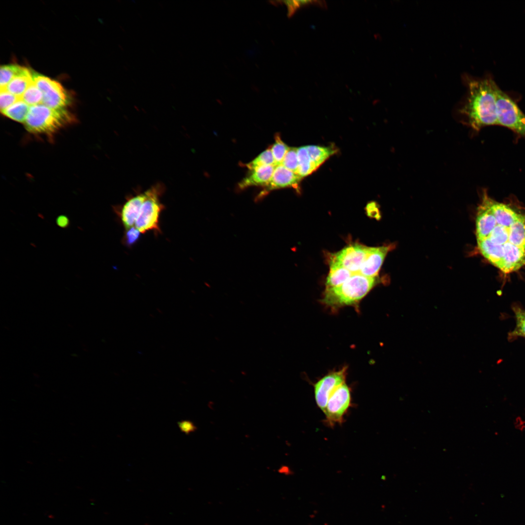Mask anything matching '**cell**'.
Masks as SVG:
<instances>
[{
  "instance_id": "cell-1",
  "label": "cell",
  "mask_w": 525,
  "mask_h": 525,
  "mask_svg": "<svg viewBox=\"0 0 525 525\" xmlns=\"http://www.w3.org/2000/svg\"><path fill=\"white\" fill-rule=\"evenodd\" d=\"M475 234L481 255L503 273L525 265V207L515 198L500 202L483 191L477 209Z\"/></svg>"
},
{
  "instance_id": "cell-2",
  "label": "cell",
  "mask_w": 525,
  "mask_h": 525,
  "mask_svg": "<svg viewBox=\"0 0 525 525\" xmlns=\"http://www.w3.org/2000/svg\"><path fill=\"white\" fill-rule=\"evenodd\" d=\"M490 78L468 79V95L461 109L465 122L472 128L479 131L486 126L498 125L495 87Z\"/></svg>"
},
{
  "instance_id": "cell-3",
  "label": "cell",
  "mask_w": 525,
  "mask_h": 525,
  "mask_svg": "<svg viewBox=\"0 0 525 525\" xmlns=\"http://www.w3.org/2000/svg\"><path fill=\"white\" fill-rule=\"evenodd\" d=\"M375 277L353 274L342 284L326 288L322 302L326 305L337 308L357 303L376 283Z\"/></svg>"
},
{
  "instance_id": "cell-4",
  "label": "cell",
  "mask_w": 525,
  "mask_h": 525,
  "mask_svg": "<svg viewBox=\"0 0 525 525\" xmlns=\"http://www.w3.org/2000/svg\"><path fill=\"white\" fill-rule=\"evenodd\" d=\"M73 121V116L66 109H52L40 104L30 106L24 123L30 133L49 135Z\"/></svg>"
},
{
  "instance_id": "cell-5",
  "label": "cell",
  "mask_w": 525,
  "mask_h": 525,
  "mask_svg": "<svg viewBox=\"0 0 525 525\" xmlns=\"http://www.w3.org/2000/svg\"><path fill=\"white\" fill-rule=\"evenodd\" d=\"M164 191L161 184H157L146 190L147 195L142 204L135 226L141 233L153 230L160 232L159 217L164 206L160 202V197Z\"/></svg>"
},
{
  "instance_id": "cell-6",
  "label": "cell",
  "mask_w": 525,
  "mask_h": 525,
  "mask_svg": "<svg viewBox=\"0 0 525 525\" xmlns=\"http://www.w3.org/2000/svg\"><path fill=\"white\" fill-rule=\"evenodd\" d=\"M498 125L506 127L525 139V114L515 102L497 86L495 87Z\"/></svg>"
},
{
  "instance_id": "cell-7",
  "label": "cell",
  "mask_w": 525,
  "mask_h": 525,
  "mask_svg": "<svg viewBox=\"0 0 525 525\" xmlns=\"http://www.w3.org/2000/svg\"><path fill=\"white\" fill-rule=\"evenodd\" d=\"M32 73L34 83L43 94L42 104L52 109H65L70 100L63 86L43 75L35 72Z\"/></svg>"
},
{
  "instance_id": "cell-8",
  "label": "cell",
  "mask_w": 525,
  "mask_h": 525,
  "mask_svg": "<svg viewBox=\"0 0 525 525\" xmlns=\"http://www.w3.org/2000/svg\"><path fill=\"white\" fill-rule=\"evenodd\" d=\"M350 404V388L344 383L333 392L328 399L323 412L325 415L326 423L330 426L341 424Z\"/></svg>"
},
{
  "instance_id": "cell-9",
  "label": "cell",
  "mask_w": 525,
  "mask_h": 525,
  "mask_svg": "<svg viewBox=\"0 0 525 525\" xmlns=\"http://www.w3.org/2000/svg\"><path fill=\"white\" fill-rule=\"evenodd\" d=\"M369 248L360 244L350 245L334 254L331 260L347 269L352 274H358Z\"/></svg>"
},
{
  "instance_id": "cell-10",
  "label": "cell",
  "mask_w": 525,
  "mask_h": 525,
  "mask_svg": "<svg viewBox=\"0 0 525 525\" xmlns=\"http://www.w3.org/2000/svg\"><path fill=\"white\" fill-rule=\"evenodd\" d=\"M346 368L324 376L314 385L315 397L318 407L324 412L331 394L340 385L345 383Z\"/></svg>"
},
{
  "instance_id": "cell-11",
  "label": "cell",
  "mask_w": 525,
  "mask_h": 525,
  "mask_svg": "<svg viewBox=\"0 0 525 525\" xmlns=\"http://www.w3.org/2000/svg\"><path fill=\"white\" fill-rule=\"evenodd\" d=\"M302 178L297 173L289 170L281 164L275 166L272 177L268 184L259 193L256 199L263 198L270 192L285 188L298 190Z\"/></svg>"
},
{
  "instance_id": "cell-12",
  "label": "cell",
  "mask_w": 525,
  "mask_h": 525,
  "mask_svg": "<svg viewBox=\"0 0 525 525\" xmlns=\"http://www.w3.org/2000/svg\"><path fill=\"white\" fill-rule=\"evenodd\" d=\"M146 195V190L133 194L126 198V201L122 205L114 208V211L120 217L125 230L135 226L136 219Z\"/></svg>"
},
{
  "instance_id": "cell-13",
  "label": "cell",
  "mask_w": 525,
  "mask_h": 525,
  "mask_svg": "<svg viewBox=\"0 0 525 525\" xmlns=\"http://www.w3.org/2000/svg\"><path fill=\"white\" fill-rule=\"evenodd\" d=\"M389 249V246L370 247L366 259L358 274L368 277H375Z\"/></svg>"
},
{
  "instance_id": "cell-14",
  "label": "cell",
  "mask_w": 525,
  "mask_h": 525,
  "mask_svg": "<svg viewBox=\"0 0 525 525\" xmlns=\"http://www.w3.org/2000/svg\"><path fill=\"white\" fill-rule=\"evenodd\" d=\"M275 166H263L249 170L247 174L238 184V188L243 190L250 187H265L272 177Z\"/></svg>"
},
{
  "instance_id": "cell-15",
  "label": "cell",
  "mask_w": 525,
  "mask_h": 525,
  "mask_svg": "<svg viewBox=\"0 0 525 525\" xmlns=\"http://www.w3.org/2000/svg\"><path fill=\"white\" fill-rule=\"evenodd\" d=\"M34 82L33 73L25 67H22L5 88L12 94L21 98L28 87Z\"/></svg>"
},
{
  "instance_id": "cell-16",
  "label": "cell",
  "mask_w": 525,
  "mask_h": 525,
  "mask_svg": "<svg viewBox=\"0 0 525 525\" xmlns=\"http://www.w3.org/2000/svg\"><path fill=\"white\" fill-rule=\"evenodd\" d=\"M330 271L326 279V288L339 286L346 281L353 274L334 261H331Z\"/></svg>"
},
{
  "instance_id": "cell-17",
  "label": "cell",
  "mask_w": 525,
  "mask_h": 525,
  "mask_svg": "<svg viewBox=\"0 0 525 525\" xmlns=\"http://www.w3.org/2000/svg\"><path fill=\"white\" fill-rule=\"evenodd\" d=\"M298 166L297 174L302 178L306 176L318 168L310 159L306 146L298 148Z\"/></svg>"
},
{
  "instance_id": "cell-18",
  "label": "cell",
  "mask_w": 525,
  "mask_h": 525,
  "mask_svg": "<svg viewBox=\"0 0 525 525\" xmlns=\"http://www.w3.org/2000/svg\"><path fill=\"white\" fill-rule=\"evenodd\" d=\"M306 148L311 160L318 168L336 152L335 149L332 147L308 145Z\"/></svg>"
},
{
  "instance_id": "cell-19",
  "label": "cell",
  "mask_w": 525,
  "mask_h": 525,
  "mask_svg": "<svg viewBox=\"0 0 525 525\" xmlns=\"http://www.w3.org/2000/svg\"><path fill=\"white\" fill-rule=\"evenodd\" d=\"M30 106L21 99L2 111L5 116L18 122H24L29 111Z\"/></svg>"
},
{
  "instance_id": "cell-20",
  "label": "cell",
  "mask_w": 525,
  "mask_h": 525,
  "mask_svg": "<svg viewBox=\"0 0 525 525\" xmlns=\"http://www.w3.org/2000/svg\"><path fill=\"white\" fill-rule=\"evenodd\" d=\"M516 320V325L513 331L508 334V338L518 337H525V310L515 305L512 307Z\"/></svg>"
},
{
  "instance_id": "cell-21",
  "label": "cell",
  "mask_w": 525,
  "mask_h": 525,
  "mask_svg": "<svg viewBox=\"0 0 525 525\" xmlns=\"http://www.w3.org/2000/svg\"><path fill=\"white\" fill-rule=\"evenodd\" d=\"M267 165H277L270 146L260 153L253 160L245 164V166L249 170Z\"/></svg>"
},
{
  "instance_id": "cell-22",
  "label": "cell",
  "mask_w": 525,
  "mask_h": 525,
  "mask_svg": "<svg viewBox=\"0 0 525 525\" xmlns=\"http://www.w3.org/2000/svg\"><path fill=\"white\" fill-rule=\"evenodd\" d=\"M21 99L29 106L42 104L43 94L33 82L21 97Z\"/></svg>"
},
{
  "instance_id": "cell-23",
  "label": "cell",
  "mask_w": 525,
  "mask_h": 525,
  "mask_svg": "<svg viewBox=\"0 0 525 525\" xmlns=\"http://www.w3.org/2000/svg\"><path fill=\"white\" fill-rule=\"evenodd\" d=\"M270 148L278 165L281 164L290 147L282 140L280 134L277 133L275 136V142L270 146Z\"/></svg>"
},
{
  "instance_id": "cell-24",
  "label": "cell",
  "mask_w": 525,
  "mask_h": 525,
  "mask_svg": "<svg viewBox=\"0 0 525 525\" xmlns=\"http://www.w3.org/2000/svg\"><path fill=\"white\" fill-rule=\"evenodd\" d=\"M22 67L14 64L1 66L0 69V89L5 88Z\"/></svg>"
},
{
  "instance_id": "cell-25",
  "label": "cell",
  "mask_w": 525,
  "mask_h": 525,
  "mask_svg": "<svg viewBox=\"0 0 525 525\" xmlns=\"http://www.w3.org/2000/svg\"><path fill=\"white\" fill-rule=\"evenodd\" d=\"M297 150V148L290 147L280 164L296 173L298 166Z\"/></svg>"
},
{
  "instance_id": "cell-26",
  "label": "cell",
  "mask_w": 525,
  "mask_h": 525,
  "mask_svg": "<svg viewBox=\"0 0 525 525\" xmlns=\"http://www.w3.org/2000/svg\"><path fill=\"white\" fill-rule=\"evenodd\" d=\"M19 99H21V98L9 92L5 88L0 89V108L1 112L7 109Z\"/></svg>"
},
{
  "instance_id": "cell-27",
  "label": "cell",
  "mask_w": 525,
  "mask_h": 525,
  "mask_svg": "<svg viewBox=\"0 0 525 525\" xmlns=\"http://www.w3.org/2000/svg\"><path fill=\"white\" fill-rule=\"evenodd\" d=\"M141 234L135 226L125 230L122 242L128 246L134 245L139 239Z\"/></svg>"
},
{
  "instance_id": "cell-28",
  "label": "cell",
  "mask_w": 525,
  "mask_h": 525,
  "mask_svg": "<svg viewBox=\"0 0 525 525\" xmlns=\"http://www.w3.org/2000/svg\"><path fill=\"white\" fill-rule=\"evenodd\" d=\"M179 427L183 432L187 434L194 432L197 429V427L192 422L188 420L180 422Z\"/></svg>"
},
{
  "instance_id": "cell-29",
  "label": "cell",
  "mask_w": 525,
  "mask_h": 525,
  "mask_svg": "<svg viewBox=\"0 0 525 525\" xmlns=\"http://www.w3.org/2000/svg\"><path fill=\"white\" fill-rule=\"evenodd\" d=\"M287 7L288 10V16H292L300 7L298 0H284L282 1Z\"/></svg>"
},
{
  "instance_id": "cell-30",
  "label": "cell",
  "mask_w": 525,
  "mask_h": 525,
  "mask_svg": "<svg viewBox=\"0 0 525 525\" xmlns=\"http://www.w3.org/2000/svg\"><path fill=\"white\" fill-rule=\"evenodd\" d=\"M56 223L57 225L61 228H67L70 225V220L69 218L65 215H59L56 219Z\"/></svg>"
}]
</instances>
